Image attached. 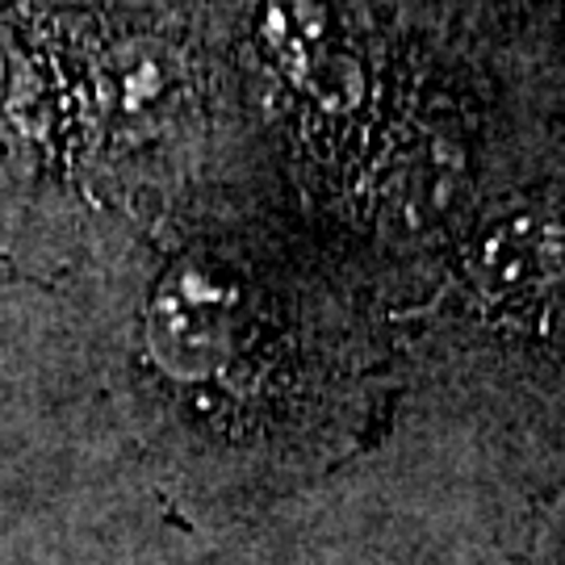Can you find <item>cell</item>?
Returning <instances> with one entry per match:
<instances>
[{"label":"cell","mask_w":565,"mask_h":565,"mask_svg":"<svg viewBox=\"0 0 565 565\" xmlns=\"http://www.w3.org/2000/svg\"><path fill=\"white\" fill-rule=\"evenodd\" d=\"M557 264V231L545 218H499L473 243V281L486 302H499L507 310H532L545 302Z\"/></svg>","instance_id":"6da1fadb"},{"label":"cell","mask_w":565,"mask_h":565,"mask_svg":"<svg viewBox=\"0 0 565 565\" xmlns=\"http://www.w3.org/2000/svg\"><path fill=\"white\" fill-rule=\"evenodd\" d=\"M536 562L565 565V503H553L536 532Z\"/></svg>","instance_id":"3957f363"},{"label":"cell","mask_w":565,"mask_h":565,"mask_svg":"<svg viewBox=\"0 0 565 565\" xmlns=\"http://www.w3.org/2000/svg\"><path fill=\"white\" fill-rule=\"evenodd\" d=\"M118 67V105L130 114V118H139L142 109H151V105H163L168 102V93H172V60H163V55H147L142 46H130L121 60H114Z\"/></svg>","instance_id":"7a4b0ae2"}]
</instances>
